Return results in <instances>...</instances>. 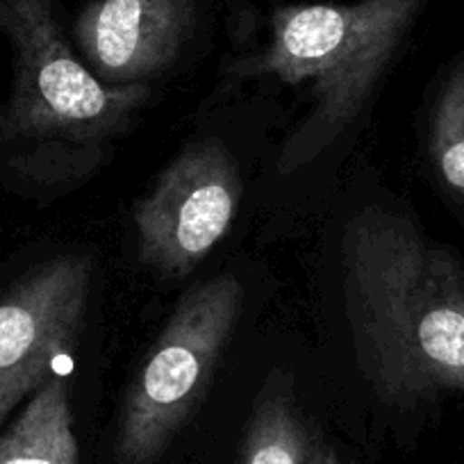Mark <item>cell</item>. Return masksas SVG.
Here are the masks:
<instances>
[{
  "mask_svg": "<svg viewBox=\"0 0 464 464\" xmlns=\"http://www.w3.org/2000/svg\"><path fill=\"white\" fill-rule=\"evenodd\" d=\"M343 301L358 367L387 405L464 396V269L399 212L367 208L343 230Z\"/></svg>",
  "mask_w": 464,
  "mask_h": 464,
  "instance_id": "1",
  "label": "cell"
},
{
  "mask_svg": "<svg viewBox=\"0 0 464 464\" xmlns=\"http://www.w3.org/2000/svg\"><path fill=\"white\" fill-rule=\"evenodd\" d=\"M12 48V93L0 111V149L39 185H73L105 164L149 101V87H110L69 44L57 0H0Z\"/></svg>",
  "mask_w": 464,
  "mask_h": 464,
  "instance_id": "2",
  "label": "cell"
},
{
  "mask_svg": "<svg viewBox=\"0 0 464 464\" xmlns=\"http://www.w3.org/2000/svg\"><path fill=\"white\" fill-rule=\"evenodd\" d=\"M428 0H355L285 5L251 73L310 84L316 123L339 128L364 107Z\"/></svg>",
  "mask_w": 464,
  "mask_h": 464,
  "instance_id": "3",
  "label": "cell"
},
{
  "mask_svg": "<svg viewBox=\"0 0 464 464\" xmlns=\"http://www.w3.org/2000/svg\"><path fill=\"white\" fill-rule=\"evenodd\" d=\"M244 289L230 274L180 298L123 399L114 464H158L208 390L237 328Z\"/></svg>",
  "mask_w": 464,
  "mask_h": 464,
  "instance_id": "4",
  "label": "cell"
},
{
  "mask_svg": "<svg viewBox=\"0 0 464 464\" xmlns=\"http://www.w3.org/2000/svg\"><path fill=\"white\" fill-rule=\"evenodd\" d=\"M242 182L217 140L187 146L135 208L140 260L164 276H185L235 221Z\"/></svg>",
  "mask_w": 464,
  "mask_h": 464,
  "instance_id": "5",
  "label": "cell"
},
{
  "mask_svg": "<svg viewBox=\"0 0 464 464\" xmlns=\"http://www.w3.org/2000/svg\"><path fill=\"white\" fill-rule=\"evenodd\" d=\"M92 271L87 253H64L34 266L0 298V423L73 348Z\"/></svg>",
  "mask_w": 464,
  "mask_h": 464,
  "instance_id": "6",
  "label": "cell"
},
{
  "mask_svg": "<svg viewBox=\"0 0 464 464\" xmlns=\"http://www.w3.org/2000/svg\"><path fill=\"white\" fill-rule=\"evenodd\" d=\"M200 0H92L73 24L78 57L110 87L162 73L196 34Z\"/></svg>",
  "mask_w": 464,
  "mask_h": 464,
  "instance_id": "7",
  "label": "cell"
},
{
  "mask_svg": "<svg viewBox=\"0 0 464 464\" xmlns=\"http://www.w3.org/2000/svg\"><path fill=\"white\" fill-rule=\"evenodd\" d=\"M0 464H80L69 378L51 376L0 435Z\"/></svg>",
  "mask_w": 464,
  "mask_h": 464,
  "instance_id": "8",
  "label": "cell"
},
{
  "mask_svg": "<svg viewBox=\"0 0 464 464\" xmlns=\"http://www.w3.org/2000/svg\"><path fill=\"white\" fill-rule=\"evenodd\" d=\"M307 435L292 399L269 392L257 399L244 441L242 464H305Z\"/></svg>",
  "mask_w": 464,
  "mask_h": 464,
  "instance_id": "9",
  "label": "cell"
},
{
  "mask_svg": "<svg viewBox=\"0 0 464 464\" xmlns=\"http://www.w3.org/2000/svg\"><path fill=\"white\" fill-rule=\"evenodd\" d=\"M428 146L441 182L464 208V57L437 93Z\"/></svg>",
  "mask_w": 464,
  "mask_h": 464,
  "instance_id": "10",
  "label": "cell"
},
{
  "mask_svg": "<svg viewBox=\"0 0 464 464\" xmlns=\"http://www.w3.org/2000/svg\"><path fill=\"white\" fill-rule=\"evenodd\" d=\"M305 464H342L337 455L330 449H324V446H314L312 450H307Z\"/></svg>",
  "mask_w": 464,
  "mask_h": 464,
  "instance_id": "11",
  "label": "cell"
}]
</instances>
